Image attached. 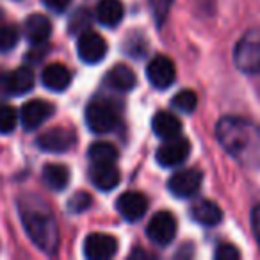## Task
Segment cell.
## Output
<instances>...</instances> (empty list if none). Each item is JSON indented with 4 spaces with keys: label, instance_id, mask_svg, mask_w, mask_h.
Here are the masks:
<instances>
[{
    "label": "cell",
    "instance_id": "1",
    "mask_svg": "<svg viewBox=\"0 0 260 260\" xmlns=\"http://www.w3.org/2000/svg\"><path fill=\"white\" fill-rule=\"evenodd\" d=\"M216 138L226 153L248 168H260V128L239 116H224L216 125Z\"/></svg>",
    "mask_w": 260,
    "mask_h": 260
},
{
    "label": "cell",
    "instance_id": "2",
    "mask_svg": "<svg viewBox=\"0 0 260 260\" xmlns=\"http://www.w3.org/2000/svg\"><path fill=\"white\" fill-rule=\"evenodd\" d=\"M20 216L27 235L36 248L45 253H55L59 246V226L52 210L41 200L29 196L20 200Z\"/></svg>",
    "mask_w": 260,
    "mask_h": 260
},
{
    "label": "cell",
    "instance_id": "3",
    "mask_svg": "<svg viewBox=\"0 0 260 260\" xmlns=\"http://www.w3.org/2000/svg\"><path fill=\"white\" fill-rule=\"evenodd\" d=\"M234 62L237 70L248 75L260 73V30H249L234 48Z\"/></svg>",
    "mask_w": 260,
    "mask_h": 260
},
{
    "label": "cell",
    "instance_id": "4",
    "mask_svg": "<svg viewBox=\"0 0 260 260\" xmlns=\"http://www.w3.org/2000/svg\"><path fill=\"white\" fill-rule=\"evenodd\" d=\"M86 125L94 134H111L119 125L118 112L107 102H93L86 109Z\"/></svg>",
    "mask_w": 260,
    "mask_h": 260
},
{
    "label": "cell",
    "instance_id": "5",
    "mask_svg": "<svg viewBox=\"0 0 260 260\" xmlns=\"http://www.w3.org/2000/svg\"><path fill=\"white\" fill-rule=\"evenodd\" d=\"M34 87V73L27 66L0 73V96H20Z\"/></svg>",
    "mask_w": 260,
    "mask_h": 260
},
{
    "label": "cell",
    "instance_id": "6",
    "mask_svg": "<svg viewBox=\"0 0 260 260\" xmlns=\"http://www.w3.org/2000/svg\"><path fill=\"white\" fill-rule=\"evenodd\" d=\"M146 235L157 246H168L177 235V217L168 210L157 212L146 226Z\"/></svg>",
    "mask_w": 260,
    "mask_h": 260
},
{
    "label": "cell",
    "instance_id": "7",
    "mask_svg": "<svg viewBox=\"0 0 260 260\" xmlns=\"http://www.w3.org/2000/svg\"><path fill=\"white\" fill-rule=\"evenodd\" d=\"M75 132L66 126H54L36 139V145L40 150L47 153H64L75 145Z\"/></svg>",
    "mask_w": 260,
    "mask_h": 260
},
{
    "label": "cell",
    "instance_id": "8",
    "mask_svg": "<svg viewBox=\"0 0 260 260\" xmlns=\"http://www.w3.org/2000/svg\"><path fill=\"white\" fill-rule=\"evenodd\" d=\"M77 54L86 64H96L107 54V41L93 30H86L77 41Z\"/></svg>",
    "mask_w": 260,
    "mask_h": 260
},
{
    "label": "cell",
    "instance_id": "9",
    "mask_svg": "<svg viewBox=\"0 0 260 260\" xmlns=\"http://www.w3.org/2000/svg\"><path fill=\"white\" fill-rule=\"evenodd\" d=\"M202 180H203V175L196 168H187V170L177 171L170 178L168 189L177 198H191V196H194L198 192Z\"/></svg>",
    "mask_w": 260,
    "mask_h": 260
},
{
    "label": "cell",
    "instance_id": "10",
    "mask_svg": "<svg viewBox=\"0 0 260 260\" xmlns=\"http://www.w3.org/2000/svg\"><path fill=\"white\" fill-rule=\"evenodd\" d=\"M191 153V143L185 138L178 136V138L168 139L164 141V145L157 150V162L164 168H173L182 164Z\"/></svg>",
    "mask_w": 260,
    "mask_h": 260
},
{
    "label": "cell",
    "instance_id": "11",
    "mask_svg": "<svg viewBox=\"0 0 260 260\" xmlns=\"http://www.w3.org/2000/svg\"><path fill=\"white\" fill-rule=\"evenodd\" d=\"M55 112L54 104L47 100H30L20 109V121L25 130H36Z\"/></svg>",
    "mask_w": 260,
    "mask_h": 260
},
{
    "label": "cell",
    "instance_id": "12",
    "mask_svg": "<svg viewBox=\"0 0 260 260\" xmlns=\"http://www.w3.org/2000/svg\"><path fill=\"white\" fill-rule=\"evenodd\" d=\"M118 251V241L107 234H91L84 241V255L89 260L112 258Z\"/></svg>",
    "mask_w": 260,
    "mask_h": 260
},
{
    "label": "cell",
    "instance_id": "13",
    "mask_svg": "<svg viewBox=\"0 0 260 260\" xmlns=\"http://www.w3.org/2000/svg\"><path fill=\"white\" fill-rule=\"evenodd\" d=\"M146 75L153 87L168 89L175 82V64L166 55H157L146 66Z\"/></svg>",
    "mask_w": 260,
    "mask_h": 260
},
{
    "label": "cell",
    "instance_id": "14",
    "mask_svg": "<svg viewBox=\"0 0 260 260\" xmlns=\"http://www.w3.org/2000/svg\"><path fill=\"white\" fill-rule=\"evenodd\" d=\"M116 209L121 214L123 219L134 223V221H139L148 210V200H146L145 194L138 191H128L123 192L121 196L116 202Z\"/></svg>",
    "mask_w": 260,
    "mask_h": 260
},
{
    "label": "cell",
    "instance_id": "15",
    "mask_svg": "<svg viewBox=\"0 0 260 260\" xmlns=\"http://www.w3.org/2000/svg\"><path fill=\"white\" fill-rule=\"evenodd\" d=\"M89 178L93 185L100 191H112L119 184V170L114 166V162L109 164H91L89 168Z\"/></svg>",
    "mask_w": 260,
    "mask_h": 260
},
{
    "label": "cell",
    "instance_id": "16",
    "mask_svg": "<svg viewBox=\"0 0 260 260\" xmlns=\"http://www.w3.org/2000/svg\"><path fill=\"white\" fill-rule=\"evenodd\" d=\"M152 128L153 134L157 136L162 141H168V139L178 138L182 132V123L173 112L170 111H159L152 119Z\"/></svg>",
    "mask_w": 260,
    "mask_h": 260
},
{
    "label": "cell",
    "instance_id": "17",
    "mask_svg": "<svg viewBox=\"0 0 260 260\" xmlns=\"http://www.w3.org/2000/svg\"><path fill=\"white\" fill-rule=\"evenodd\" d=\"M41 82L47 89L55 91V93H61L72 82V72L66 68L64 64H59V62H52L47 68L43 70V75H41Z\"/></svg>",
    "mask_w": 260,
    "mask_h": 260
},
{
    "label": "cell",
    "instance_id": "18",
    "mask_svg": "<svg viewBox=\"0 0 260 260\" xmlns=\"http://www.w3.org/2000/svg\"><path fill=\"white\" fill-rule=\"evenodd\" d=\"M23 32H25L27 40L32 45H41L50 38L52 22L45 15H30L29 18L25 20Z\"/></svg>",
    "mask_w": 260,
    "mask_h": 260
},
{
    "label": "cell",
    "instance_id": "19",
    "mask_svg": "<svg viewBox=\"0 0 260 260\" xmlns=\"http://www.w3.org/2000/svg\"><path fill=\"white\" fill-rule=\"evenodd\" d=\"M138 79H136V73L128 68L126 64H116L114 68H111L105 75V86L111 87L114 91H130L134 89Z\"/></svg>",
    "mask_w": 260,
    "mask_h": 260
},
{
    "label": "cell",
    "instance_id": "20",
    "mask_svg": "<svg viewBox=\"0 0 260 260\" xmlns=\"http://www.w3.org/2000/svg\"><path fill=\"white\" fill-rule=\"evenodd\" d=\"M191 217L203 226H216L221 223L223 210L210 200H198L191 205Z\"/></svg>",
    "mask_w": 260,
    "mask_h": 260
},
{
    "label": "cell",
    "instance_id": "21",
    "mask_svg": "<svg viewBox=\"0 0 260 260\" xmlns=\"http://www.w3.org/2000/svg\"><path fill=\"white\" fill-rule=\"evenodd\" d=\"M123 15H125V8H123L121 0H100L96 6L94 18L104 27L112 29V27L121 23Z\"/></svg>",
    "mask_w": 260,
    "mask_h": 260
},
{
    "label": "cell",
    "instance_id": "22",
    "mask_svg": "<svg viewBox=\"0 0 260 260\" xmlns=\"http://www.w3.org/2000/svg\"><path fill=\"white\" fill-rule=\"evenodd\" d=\"M43 180L52 191H64L70 184V170L62 164H47L43 168Z\"/></svg>",
    "mask_w": 260,
    "mask_h": 260
},
{
    "label": "cell",
    "instance_id": "23",
    "mask_svg": "<svg viewBox=\"0 0 260 260\" xmlns=\"http://www.w3.org/2000/svg\"><path fill=\"white\" fill-rule=\"evenodd\" d=\"M87 157H89L91 164H109L118 159V150H116L114 145H111V143L98 141L91 145L89 152H87Z\"/></svg>",
    "mask_w": 260,
    "mask_h": 260
},
{
    "label": "cell",
    "instance_id": "24",
    "mask_svg": "<svg viewBox=\"0 0 260 260\" xmlns=\"http://www.w3.org/2000/svg\"><path fill=\"white\" fill-rule=\"evenodd\" d=\"M91 22H93V16H91L89 9L79 8L75 13H73L72 18H70V22H68L70 34H77V36H80V34L86 32V30L89 29Z\"/></svg>",
    "mask_w": 260,
    "mask_h": 260
},
{
    "label": "cell",
    "instance_id": "25",
    "mask_svg": "<svg viewBox=\"0 0 260 260\" xmlns=\"http://www.w3.org/2000/svg\"><path fill=\"white\" fill-rule=\"evenodd\" d=\"M20 40V30L18 27L11 25V23H0V54L9 52L16 47Z\"/></svg>",
    "mask_w": 260,
    "mask_h": 260
},
{
    "label": "cell",
    "instance_id": "26",
    "mask_svg": "<svg viewBox=\"0 0 260 260\" xmlns=\"http://www.w3.org/2000/svg\"><path fill=\"white\" fill-rule=\"evenodd\" d=\"M20 114L15 107L8 104H0V134H11L16 128Z\"/></svg>",
    "mask_w": 260,
    "mask_h": 260
},
{
    "label": "cell",
    "instance_id": "27",
    "mask_svg": "<svg viewBox=\"0 0 260 260\" xmlns=\"http://www.w3.org/2000/svg\"><path fill=\"white\" fill-rule=\"evenodd\" d=\"M171 105L182 112H192L196 109V105H198V96H196L194 91L184 89L175 94L173 100H171Z\"/></svg>",
    "mask_w": 260,
    "mask_h": 260
},
{
    "label": "cell",
    "instance_id": "28",
    "mask_svg": "<svg viewBox=\"0 0 260 260\" xmlns=\"http://www.w3.org/2000/svg\"><path fill=\"white\" fill-rule=\"evenodd\" d=\"M171 4H173V0H150V9H152L157 25H162L166 22L168 15H170Z\"/></svg>",
    "mask_w": 260,
    "mask_h": 260
},
{
    "label": "cell",
    "instance_id": "29",
    "mask_svg": "<svg viewBox=\"0 0 260 260\" xmlns=\"http://www.w3.org/2000/svg\"><path fill=\"white\" fill-rule=\"evenodd\" d=\"M91 196L84 191H79L70 198V203H68V209L73 210V212H84L91 207Z\"/></svg>",
    "mask_w": 260,
    "mask_h": 260
},
{
    "label": "cell",
    "instance_id": "30",
    "mask_svg": "<svg viewBox=\"0 0 260 260\" xmlns=\"http://www.w3.org/2000/svg\"><path fill=\"white\" fill-rule=\"evenodd\" d=\"M214 256H216V260H237L239 256H241V251H239L235 246L224 242V244L217 246Z\"/></svg>",
    "mask_w": 260,
    "mask_h": 260
},
{
    "label": "cell",
    "instance_id": "31",
    "mask_svg": "<svg viewBox=\"0 0 260 260\" xmlns=\"http://www.w3.org/2000/svg\"><path fill=\"white\" fill-rule=\"evenodd\" d=\"M43 2H45V6L50 9V11L62 13V11H66V9H68V6H70V2H72V0H43Z\"/></svg>",
    "mask_w": 260,
    "mask_h": 260
},
{
    "label": "cell",
    "instance_id": "32",
    "mask_svg": "<svg viewBox=\"0 0 260 260\" xmlns=\"http://www.w3.org/2000/svg\"><path fill=\"white\" fill-rule=\"evenodd\" d=\"M251 228H253V232H255V239L260 248V205H256L255 209L251 210Z\"/></svg>",
    "mask_w": 260,
    "mask_h": 260
}]
</instances>
